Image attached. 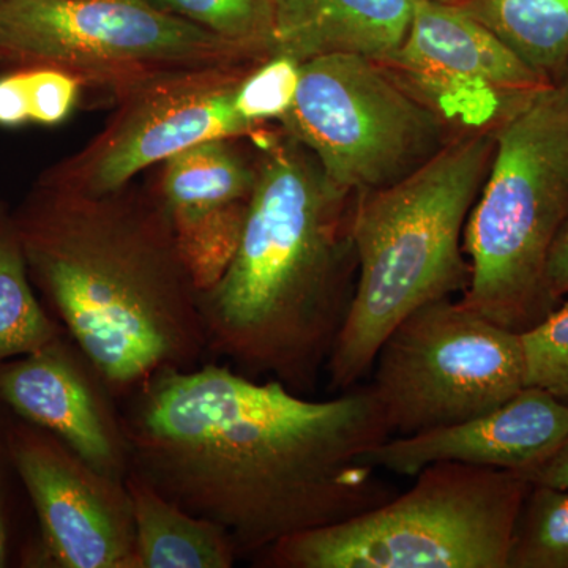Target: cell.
<instances>
[{
  "label": "cell",
  "instance_id": "cell-9",
  "mask_svg": "<svg viewBox=\"0 0 568 568\" xmlns=\"http://www.w3.org/2000/svg\"><path fill=\"white\" fill-rule=\"evenodd\" d=\"M369 373L390 437L462 424L526 387L521 335L452 297L396 325Z\"/></svg>",
  "mask_w": 568,
  "mask_h": 568
},
{
  "label": "cell",
  "instance_id": "cell-25",
  "mask_svg": "<svg viewBox=\"0 0 568 568\" xmlns=\"http://www.w3.org/2000/svg\"><path fill=\"white\" fill-rule=\"evenodd\" d=\"M31 121L26 71L14 70L0 77V126H20Z\"/></svg>",
  "mask_w": 568,
  "mask_h": 568
},
{
  "label": "cell",
  "instance_id": "cell-24",
  "mask_svg": "<svg viewBox=\"0 0 568 568\" xmlns=\"http://www.w3.org/2000/svg\"><path fill=\"white\" fill-rule=\"evenodd\" d=\"M22 70L26 71L31 121L40 125H59L65 121L77 106L81 81L54 67Z\"/></svg>",
  "mask_w": 568,
  "mask_h": 568
},
{
  "label": "cell",
  "instance_id": "cell-1",
  "mask_svg": "<svg viewBox=\"0 0 568 568\" xmlns=\"http://www.w3.org/2000/svg\"><path fill=\"white\" fill-rule=\"evenodd\" d=\"M122 403L130 470L226 529L241 558L396 496L369 462L390 437L369 386L317 402L201 364L160 373Z\"/></svg>",
  "mask_w": 568,
  "mask_h": 568
},
{
  "label": "cell",
  "instance_id": "cell-14",
  "mask_svg": "<svg viewBox=\"0 0 568 568\" xmlns=\"http://www.w3.org/2000/svg\"><path fill=\"white\" fill-rule=\"evenodd\" d=\"M568 437V406L536 387L462 424L388 437L369 454L379 470L416 477L435 463L511 470L526 476Z\"/></svg>",
  "mask_w": 568,
  "mask_h": 568
},
{
  "label": "cell",
  "instance_id": "cell-29",
  "mask_svg": "<svg viewBox=\"0 0 568 568\" xmlns=\"http://www.w3.org/2000/svg\"><path fill=\"white\" fill-rule=\"evenodd\" d=\"M556 91H558L560 99L568 104V69L562 78L555 84Z\"/></svg>",
  "mask_w": 568,
  "mask_h": 568
},
{
  "label": "cell",
  "instance_id": "cell-26",
  "mask_svg": "<svg viewBox=\"0 0 568 568\" xmlns=\"http://www.w3.org/2000/svg\"><path fill=\"white\" fill-rule=\"evenodd\" d=\"M547 291L549 297L559 305L560 298L568 294V222L560 231L547 264Z\"/></svg>",
  "mask_w": 568,
  "mask_h": 568
},
{
  "label": "cell",
  "instance_id": "cell-27",
  "mask_svg": "<svg viewBox=\"0 0 568 568\" xmlns=\"http://www.w3.org/2000/svg\"><path fill=\"white\" fill-rule=\"evenodd\" d=\"M525 477L530 484L568 489V437L547 462L541 463Z\"/></svg>",
  "mask_w": 568,
  "mask_h": 568
},
{
  "label": "cell",
  "instance_id": "cell-6",
  "mask_svg": "<svg viewBox=\"0 0 568 568\" xmlns=\"http://www.w3.org/2000/svg\"><path fill=\"white\" fill-rule=\"evenodd\" d=\"M530 481L511 470L435 463L405 495L284 538L257 555L272 568H507Z\"/></svg>",
  "mask_w": 568,
  "mask_h": 568
},
{
  "label": "cell",
  "instance_id": "cell-8",
  "mask_svg": "<svg viewBox=\"0 0 568 568\" xmlns=\"http://www.w3.org/2000/svg\"><path fill=\"white\" fill-rule=\"evenodd\" d=\"M286 132L336 189L369 192L402 181L447 144L443 118L384 63L334 54L302 62Z\"/></svg>",
  "mask_w": 568,
  "mask_h": 568
},
{
  "label": "cell",
  "instance_id": "cell-12",
  "mask_svg": "<svg viewBox=\"0 0 568 568\" xmlns=\"http://www.w3.org/2000/svg\"><path fill=\"white\" fill-rule=\"evenodd\" d=\"M10 454L39 517L44 566L136 568L125 478L89 465L39 426L17 429Z\"/></svg>",
  "mask_w": 568,
  "mask_h": 568
},
{
  "label": "cell",
  "instance_id": "cell-2",
  "mask_svg": "<svg viewBox=\"0 0 568 568\" xmlns=\"http://www.w3.org/2000/svg\"><path fill=\"white\" fill-rule=\"evenodd\" d=\"M41 182L14 220L29 274L115 402L201 365L200 290L162 203Z\"/></svg>",
  "mask_w": 568,
  "mask_h": 568
},
{
  "label": "cell",
  "instance_id": "cell-16",
  "mask_svg": "<svg viewBox=\"0 0 568 568\" xmlns=\"http://www.w3.org/2000/svg\"><path fill=\"white\" fill-rule=\"evenodd\" d=\"M125 485L136 568H231L241 558L226 529L178 506L140 474L130 470Z\"/></svg>",
  "mask_w": 568,
  "mask_h": 568
},
{
  "label": "cell",
  "instance_id": "cell-11",
  "mask_svg": "<svg viewBox=\"0 0 568 568\" xmlns=\"http://www.w3.org/2000/svg\"><path fill=\"white\" fill-rule=\"evenodd\" d=\"M241 78L233 67H213L145 82L130 91V102L85 155L44 182L85 196H110L145 168L192 145L252 134L257 125L234 104Z\"/></svg>",
  "mask_w": 568,
  "mask_h": 568
},
{
  "label": "cell",
  "instance_id": "cell-23",
  "mask_svg": "<svg viewBox=\"0 0 568 568\" xmlns=\"http://www.w3.org/2000/svg\"><path fill=\"white\" fill-rule=\"evenodd\" d=\"M301 70L302 62L291 55H268L263 65L239 81L235 110L257 126L265 121H282L293 108Z\"/></svg>",
  "mask_w": 568,
  "mask_h": 568
},
{
  "label": "cell",
  "instance_id": "cell-3",
  "mask_svg": "<svg viewBox=\"0 0 568 568\" xmlns=\"http://www.w3.org/2000/svg\"><path fill=\"white\" fill-rule=\"evenodd\" d=\"M347 196L293 138L268 149L233 261L200 293L209 354L297 394L316 387L354 295Z\"/></svg>",
  "mask_w": 568,
  "mask_h": 568
},
{
  "label": "cell",
  "instance_id": "cell-32",
  "mask_svg": "<svg viewBox=\"0 0 568 568\" xmlns=\"http://www.w3.org/2000/svg\"><path fill=\"white\" fill-rule=\"evenodd\" d=\"M274 2H275V0H274Z\"/></svg>",
  "mask_w": 568,
  "mask_h": 568
},
{
  "label": "cell",
  "instance_id": "cell-13",
  "mask_svg": "<svg viewBox=\"0 0 568 568\" xmlns=\"http://www.w3.org/2000/svg\"><path fill=\"white\" fill-rule=\"evenodd\" d=\"M0 399L102 473L119 478L130 473L118 402L80 347L62 335L0 364Z\"/></svg>",
  "mask_w": 568,
  "mask_h": 568
},
{
  "label": "cell",
  "instance_id": "cell-19",
  "mask_svg": "<svg viewBox=\"0 0 568 568\" xmlns=\"http://www.w3.org/2000/svg\"><path fill=\"white\" fill-rule=\"evenodd\" d=\"M59 336L61 327L33 294L17 224L0 211V364L36 353Z\"/></svg>",
  "mask_w": 568,
  "mask_h": 568
},
{
  "label": "cell",
  "instance_id": "cell-21",
  "mask_svg": "<svg viewBox=\"0 0 568 568\" xmlns=\"http://www.w3.org/2000/svg\"><path fill=\"white\" fill-rule=\"evenodd\" d=\"M252 55H271L274 0H153Z\"/></svg>",
  "mask_w": 568,
  "mask_h": 568
},
{
  "label": "cell",
  "instance_id": "cell-7",
  "mask_svg": "<svg viewBox=\"0 0 568 568\" xmlns=\"http://www.w3.org/2000/svg\"><path fill=\"white\" fill-rule=\"evenodd\" d=\"M250 52L153 0H3L0 63L54 67L126 92L179 71L235 67Z\"/></svg>",
  "mask_w": 568,
  "mask_h": 568
},
{
  "label": "cell",
  "instance_id": "cell-31",
  "mask_svg": "<svg viewBox=\"0 0 568 568\" xmlns=\"http://www.w3.org/2000/svg\"><path fill=\"white\" fill-rule=\"evenodd\" d=\"M0 2H3V0H0Z\"/></svg>",
  "mask_w": 568,
  "mask_h": 568
},
{
  "label": "cell",
  "instance_id": "cell-18",
  "mask_svg": "<svg viewBox=\"0 0 568 568\" xmlns=\"http://www.w3.org/2000/svg\"><path fill=\"white\" fill-rule=\"evenodd\" d=\"M529 69L556 84L568 69V0H455Z\"/></svg>",
  "mask_w": 568,
  "mask_h": 568
},
{
  "label": "cell",
  "instance_id": "cell-22",
  "mask_svg": "<svg viewBox=\"0 0 568 568\" xmlns=\"http://www.w3.org/2000/svg\"><path fill=\"white\" fill-rule=\"evenodd\" d=\"M519 335L526 387L540 388L568 406V302Z\"/></svg>",
  "mask_w": 568,
  "mask_h": 568
},
{
  "label": "cell",
  "instance_id": "cell-17",
  "mask_svg": "<svg viewBox=\"0 0 568 568\" xmlns=\"http://www.w3.org/2000/svg\"><path fill=\"white\" fill-rule=\"evenodd\" d=\"M231 140L192 145L164 162L162 203L173 227L252 196L256 170L235 152Z\"/></svg>",
  "mask_w": 568,
  "mask_h": 568
},
{
  "label": "cell",
  "instance_id": "cell-28",
  "mask_svg": "<svg viewBox=\"0 0 568 568\" xmlns=\"http://www.w3.org/2000/svg\"><path fill=\"white\" fill-rule=\"evenodd\" d=\"M7 562V532L6 523H3L2 510H0V567Z\"/></svg>",
  "mask_w": 568,
  "mask_h": 568
},
{
  "label": "cell",
  "instance_id": "cell-15",
  "mask_svg": "<svg viewBox=\"0 0 568 568\" xmlns=\"http://www.w3.org/2000/svg\"><path fill=\"white\" fill-rule=\"evenodd\" d=\"M271 54L306 62L362 55L387 62L402 47L417 0H275Z\"/></svg>",
  "mask_w": 568,
  "mask_h": 568
},
{
  "label": "cell",
  "instance_id": "cell-4",
  "mask_svg": "<svg viewBox=\"0 0 568 568\" xmlns=\"http://www.w3.org/2000/svg\"><path fill=\"white\" fill-rule=\"evenodd\" d=\"M493 152L495 132L462 133L402 181L357 194L349 222L357 278L324 369L332 392L357 386L407 316L466 290L463 237Z\"/></svg>",
  "mask_w": 568,
  "mask_h": 568
},
{
  "label": "cell",
  "instance_id": "cell-5",
  "mask_svg": "<svg viewBox=\"0 0 568 568\" xmlns=\"http://www.w3.org/2000/svg\"><path fill=\"white\" fill-rule=\"evenodd\" d=\"M567 222L568 104L551 85L495 130L463 237V304L517 334L541 323L559 306L547 291V264Z\"/></svg>",
  "mask_w": 568,
  "mask_h": 568
},
{
  "label": "cell",
  "instance_id": "cell-20",
  "mask_svg": "<svg viewBox=\"0 0 568 568\" xmlns=\"http://www.w3.org/2000/svg\"><path fill=\"white\" fill-rule=\"evenodd\" d=\"M507 568H568V489L530 484L515 523Z\"/></svg>",
  "mask_w": 568,
  "mask_h": 568
},
{
  "label": "cell",
  "instance_id": "cell-30",
  "mask_svg": "<svg viewBox=\"0 0 568 568\" xmlns=\"http://www.w3.org/2000/svg\"><path fill=\"white\" fill-rule=\"evenodd\" d=\"M440 2H455V0H440Z\"/></svg>",
  "mask_w": 568,
  "mask_h": 568
},
{
  "label": "cell",
  "instance_id": "cell-10",
  "mask_svg": "<svg viewBox=\"0 0 568 568\" xmlns=\"http://www.w3.org/2000/svg\"><path fill=\"white\" fill-rule=\"evenodd\" d=\"M448 126L495 132L551 82L458 6L417 0L399 50L384 62Z\"/></svg>",
  "mask_w": 568,
  "mask_h": 568
}]
</instances>
